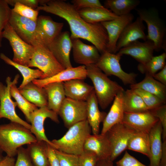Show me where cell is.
<instances>
[{"label":"cell","mask_w":166,"mask_h":166,"mask_svg":"<svg viewBox=\"0 0 166 166\" xmlns=\"http://www.w3.org/2000/svg\"><path fill=\"white\" fill-rule=\"evenodd\" d=\"M133 15L131 13L119 16L111 21L101 22L106 30L108 41L107 51L116 53L117 41L124 29L128 24L132 22Z\"/></svg>","instance_id":"obj_16"},{"label":"cell","mask_w":166,"mask_h":166,"mask_svg":"<svg viewBox=\"0 0 166 166\" xmlns=\"http://www.w3.org/2000/svg\"><path fill=\"white\" fill-rule=\"evenodd\" d=\"M154 50V45L152 41L147 40L142 42L137 40L121 48L117 53L121 56L129 55L140 64H144L153 56Z\"/></svg>","instance_id":"obj_17"},{"label":"cell","mask_w":166,"mask_h":166,"mask_svg":"<svg viewBox=\"0 0 166 166\" xmlns=\"http://www.w3.org/2000/svg\"><path fill=\"white\" fill-rule=\"evenodd\" d=\"M131 89H140L149 92L166 103V85L156 80L149 75L146 74L141 81L130 85Z\"/></svg>","instance_id":"obj_28"},{"label":"cell","mask_w":166,"mask_h":166,"mask_svg":"<svg viewBox=\"0 0 166 166\" xmlns=\"http://www.w3.org/2000/svg\"><path fill=\"white\" fill-rule=\"evenodd\" d=\"M2 38L8 40L13 52L12 61L28 66L34 50V47L23 41L8 23L2 33Z\"/></svg>","instance_id":"obj_8"},{"label":"cell","mask_w":166,"mask_h":166,"mask_svg":"<svg viewBox=\"0 0 166 166\" xmlns=\"http://www.w3.org/2000/svg\"><path fill=\"white\" fill-rule=\"evenodd\" d=\"M91 132L87 120L80 122L68 128L61 138L51 141V147L65 153L80 155L83 152L85 141Z\"/></svg>","instance_id":"obj_4"},{"label":"cell","mask_w":166,"mask_h":166,"mask_svg":"<svg viewBox=\"0 0 166 166\" xmlns=\"http://www.w3.org/2000/svg\"><path fill=\"white\" fill-rule=\"evenodd\" d=\"M143 21L139 17L135 21L128 24L124 29L117 42L116 52L130 43L141 39L147 40L144 32L145 28Z\"/></svg>","instance_id":"obj_20"},{"label":"cell","mask_w":166,"mask_h":166,"mask_svg":"<svg viewBox=\"0 0 166 166\" xmlns=\"http://www.w3.org/2000/svg\"><path fill=\"white\" fill-rule=\"evenodd\" d=\"M54 149L60 166H79V156Z\"/></svg>","instance_id":"obj_41"},{"label":"cell","mask_w":166,"mask_h":166,"mask_svg":"<svg viewBox=\"0 0 166 166\" xmlns=\"http://www.w3.org/2000/svg\"><path fill=\"white\" fill-rule=\"evenodd\" d=\"M0 58L6 63L11 65L17 69L22 74L23 80L21 84L18 88L19 90L33 81L37 78L42 79L43 73L39 69H33L28 66L17 63L6 56L4 54L1 53Z\"/></svg>","instance_id":"obj_32"},{"label":"cell","mask_w":166,"mask_h":166,"mask_svg":"<svg viewBox=\"0 0 166 166\" xmlns=\"http://www.w3.org/2000/svg\"><path fill=\"white\" fill-rule=\"evenodd\" d=\"M162 125L159 121L148 133L150 166H160L162 151Z\"/></svg>","instance_id":"obj_24"},{"label":"cell","mask_w":166,"mask_h":166,"mask_svg":"<svg viewBox=\"0 0 166 166\" xmlns=\"http://www.w3.org/2000/svg\"><path fill=\"white\" fill-rule=\"evenodd\" d=\"M159 121L149 111L139 113H124L122 123L136 131L149 133Z\"/></svg>","instance_id":"obj_19"},{"label":"cell","mask_w":166,"mask_h":166,"mask_svg":"<svg viewBox=\"0 0 166 166\" xmlns=\"http://www.w3.org/2000/svg\"><path fill=\"white\" fill-rule=\"evenodd\" d=\"M154 117L158 119L162 127V138L163 141L166 140V105H162L149 110Z\"/></svg>","instance_id":"obj_42"},{"label":"cell","mask_w":166,"mask_h":166,"mask_svg":"<svg viewBox=\"0 0 166 166\" xmlns=\"http://www.w3.org/2000/svg\"><path fill=\"white\" fill-rule=\"evenodd\" d=\"M153 77L155 80L166 85V65L159 72L155 74Z\"/></svg>","instance_id":"obj_49"},{"label":"cell","mask_w":166,"mask_h":166,"mask_svg":"<svg viewBox=\"0 0 166 166\" xmlns=\"http://www.w3.org/2000/svg\"><path fill=\"white\" fill-rule=\"evenodd\" d=\"M160 166H166V140L163 141Z\"/></svg>","instance_id":"obj_50"},{"label":"cell","mask_w":166,"mask_h":166,"mask_svg":"<svg viewBox=\"0 0 166 166\" xmlns=\"http://www.w3.org/2000/svg\"><path fill=\"white\" fill-rule=\"evenodd\" d=\"M47 118H50L55 123L59 122L58 114L49 109L47 106L40 107L34 110L30 117V131L38 141H44L51 146L52 143L46 137L44 128V122Z\"/></svg>","instance_id":"obj_13"},{"label":"cell","mask_w":166,"mask_h":166,"mask_svg":"<svg viewBox=\"0 0 166 166\" xmlns=\"http://www.w3.org/2000/svg\"><path fill=\"white\" fill-rule=\"evenodd\" d=\"M98 160L96 155L91 151L84 150L79 155V166H95Z\"/></svg>","instance_id":"obj_44"},{"label":"cell","mask_w":166,"mask_h":166,"mask_svg":"<svg viewBox=\"0 0 166 166\" xmlns=\"http://www.w3.org/2000/svg\"><path fill=\"white\" fill-rule=\"evenodd\" d=\"M3 151L0 148V162L5 157H4L2 155V152Z\"/></svg>","instance_id":"obj_53"},{"label":"cell","mask_w":166,"mask_h":166,"mask_svg":"<svg viewBox=\"0 0 166 166\" xmlns=\"http://www.w3.org/2000/svg\"><path fill=\"white\" fill-rule=\"evenodd\" d=\"M133 90L141 97L149 111L166 103L157 96L143 90L140 89Z\"/></svg>","instance_id":"obj_39"},{"label":"cell","mask_w":166,"mask_h":166,"mask_svg":"<svg viewBox=\"0 0 166 166\" xmlns=\"http://www.w3.org/2000/svg\"><path fill=\"white\" fill-rule=\"evenodd\" d=\"M95 166H114L113 161L109 159L98 160Z\"/></svg>","instance_id":"obj_52"},{"label":"cell","mask_w":166,"mask_h":166,"mask_svg":"<svg viewBox=\"0 0 166 166\" xmlns=\"http://www.w3.org/2000/svg\"><path fill=\"white\" fill-rule=\"evenodd\" d=\"M47 153L49 166H60L54 149L47 144Z\"/></svg>","instance_id":"obj_47"},{"label":"cell","mask_w":166,"mask_h":166,"mask_svg":"<svg viewBox=\"0 0 166 166\" xmlns=\"http://www.w3.org/2000/svg\"><path fill=\"white\" fill-rule=\"evenodd\" d=\"M11 11L6 0H0V47L2 45V33L9 23Z\"/></svg>","instance_id":"obj_40"},{"label":"cell","mask_w":166,"mask_h":166,"mask_svg":"<svg viewBox=\"0 0 166 166\" xmlns=\"http://www.w3.org/2000/svg\"><path fill=\"white\" fill-rule=\"evenodd\" d=\"M37 141L30 130L20 124L11 122L0 125V148L9 157H14L23 145Z\"/></svg>","instance_id":"obj_2"},{"label":"cell","mask_w":166,"mask_h":166,"mask_svg":"<svg viewBox=\"0 0 166 166\" xmlns=\"http://www.w3.org/2000/svg\"><path fill=\"white\" fill-rule=\"evenodd\" d=\"M87 104V120L94 135L99 134L100 125L103 122L106 113L101 112L98 107V102L94 90L86 101Z\"/></svg>","instance_id":"obj_25"},{"label":"cell","mask_w":166,"mask_h":166,"mask_svg":"<svg viewBox=\"0 0 166 166\" xmlns=\"http://www.w3.org/2000/svg\"><path fill=\"white\" fill-rule=\"evenodd\" d=\"M18 78L19 76L17 75L11 82L10 88V93L15 100L17 106L23 113L27 120L29 122L30 114L38 108L27 100L20 93L16 86Z\"/></svg>","instance_id":"obj_34"},{"label":"cell","mask_w":166,"mask_h":166,"mask_svg":"<svg viewBox=\"0 0 166 166\" xmlns=\"http://www.w3.org/2000/svg\"><path fill=\"white\" fill-rule=\"evenodd\" d=\"M8 4L14 6L11 9L15 13L20 15L34 21H37L39 11L15 2L14 0H6Z\"/></svg>","instance_id":"obj_38"},{"label":"cell","mask_w":166,"mask_h":166,"mask_svg":"<svg viewBox=\"0 0 166 166\" xmlns=\"http://www.w3.org/2000/svg\"><path fill=\"white\" fill-rule=\"evenodd\" d=\"M122 123L116 124L105 133L111 145L112 153L109 159L113 161L126 149L128 141L135 131Z\"/></svg>","instance_id":"obj_10"},{"label":"cell","mask_w":166,"mask_h":166,"mask_svg":"<svg viewBox=\"0 0 166 166\" xmlns=\"http://www.w3.org/2000/svg\"><path fill=\"white\" fill-rule=\"evenodd\" d=\"M166 53L157 56H153L144 64L139 63L137 69L142 73L153 76L159 70L162 69L166 65Z\"/></svg>","instance_id":"obj_37"},{"label":"cell","mask_w":166,"mask_h":166,"mask_svg":"<svg viewBox=\"0 0 166 166\" xmlns=\"http://www.w3.org/2000/svg\"><path fill=\"white\" fill-rule=\"evenodd\" d=\"M84 149L94 153L98 160L109 159L112 153L110 143L105 134H90L85 141Z\"/></svg>","instance_id":"obj_22"},{"label":"cell","mask_w":166,"mask_h":166,"mask_svg":"<svg viewBox=\"0 0 166 166\" xmlns=\"http://www.w3.org/2000/svg\"><path fill=\"white\" fill-rule=\"evenodd\" d=\"M15 163V160L14 157L6 156L0 162V166H14Z\"/></svg>","instance_id":"obj_51"},{"label":"cell","mask_w":166,"mask_h":166,"mask_svg":"<svg viewBox=\"0 0 166 166\" xmlns=\"http://www.w3.org/2000/svg\"><path fill=\"white\" fill-rule=\"evenodd\" d=\"M71 40L73 56L75 62L85 66L96 64L101 55L96 46L85 44L79 38Z\"/></svg>","instance_id":"obj_18"},{"label":"cell","mask_w":166,"mask_h":166,"mask_svg":"<svg viewBox=\"0 0 166 166\" xmlns=\"http://www.w3.org/2000/svg\"><path fill=\"white\" fill-rule=\"evenodd\" d=\"M34 47V52L28 66L38 68L43 73L42 79L52 76L65 69L47 47L39 43Z\"/></svg>","instance_id":"obj_6"},{"label":"cell","mask_w":166,"mask_h":166,"mask_svg":"<svg viewBox=\"0 0 166 166\" xmlns=\"http://www.w3.org/2000/svg\"><path fill=\"white\" fill-rule=\"evenodd\" d=\"M80 16L90 23H101L114 20L118 16L110 10L98 8H86L78 10Z\"/></svg>","instance_id":"obj_31"},{"label":"cell","mask_w":166,"mask_h":166,"mask_svg":"<svg viewBox=\"0 0 166 166\" xmlns=\"http://www.w3.org/2000/svg\"><path fill=\"white\" fill-rule=\"evenodd\" d=\"M71 3L77 10L86 8H98L108 10L98 0H73Z\"/></svg>","instance_id":"obj_43"},{"label":"cell","mask_w":166,"mask_h":166,"mask_svg":"<svg viewBox=\"0 0 166 166\" xmlns=\"http://www.w3.org/2000/svg\"><path fill=\"white\" fill-rule=\"evenodd\" d=\"M63 84L66 97L74 100L86 101L94 90L93 86L83 80H71L63 82Z\"/></svg>","instance_id":"obj_23"},{"label":"cell","mask_w":166,"mask_h":166,"mask_svg":"<svg viewBox=\"0 0 166 166\" xmlns=\"http://www.w3.org/2000/svg\"><path fill=\"white\" fill-rule=\"evenodd\" d=\"M64 23L55 22L49 16H39L37 21L38 41L48 47L61 32Z\"/></svg>","instance_id":"obj_14"},{"label":"cell","mask_w":166,"mask_h":166,"mask_svg":"<svg viewBox=\"0 0 166 166\" xmlns=\"http://www.w3.org/2000/svg\"><path fill=\"white\" fill-rule=\"evenodd\" d=\"M11 82L9 77L6 79V86L0 82V119L7 118L11 122L20 124L30 130L31 125L20 118L15 111L17 105L12 100L10 92Z\"/></svg>","instance_id":"obj_11"},{"label":"cell","mask_w":166,"mask_h":166,"mask_svg":"<svg viewBox=\"0 0 166 166\" xmlns=\"http://www.w3.org/2000/svg\"><path fill=\"white\" fill-rule=\"evenodd\" d=\"M123 104L124 113H139L149 111L141 97L131 89L124 92Z\"/></svg>","instance_id":"obj_30"},{"label":"cell","mask_w":166,"mask_h":166,"mask_svg":"<svg viewBox=\"0 0 166 166\" xmlns=\"http://www.w3.org/2000/svg\"><path fill=\"white\" fill-rule=\"evenodd\" d=\"M17 157L14 166H35L32 162L26 148L22 146L18 149Z\"/></svg>","instance_id":"obj_45"},{"label":"cell","mask_w":166,"mask_h":166,"mask_svg":"<svg viewBox=\"0 0 166 166\" xmlns=\"http://www.w3.org/2000/svg\"><path fill=\"white\" fill-rule=\"evenodd\" d=\"M43 88L47 95V107L58 115L60 107L66 97L63 82L51 83Z\"/></svg>","instance_id":"obj_27"},{"label":"cell","mask_w":166,"mask_h":166,"mask_svg":"<svg viewBox=\"0 0 166 166\" xmlns=\"http://www.w3.org/2000/svg\"><path fill=\"white\" fill-rule=\"evenodd\" d=\"M127 149L141 153L149 158L150 153L148 133L135 131L128 141Z\"/></svg>","instance_id":"obj_35"},{"label":"cell","mask_w":166,"mask_h":166,"mask_svg":"<svg viewBox=\"0 0 166 166\" xmlns=\"http://www.w3.org/2000/svg\"><path fill=\"white\" fill-rule=\"evenodd\" d=\"M49 0H14L15 2H18L26 6L36 9L39 6L46 3Z\"/></svg>","instance_id":"obj_48"},{"label":"cell","mask_w":166,"mask_h":166,"mask_svg":"<svg viewBox=\"0 0 166 166\" xmlns=\"http://www.w3.org/2000/svg\"><path fill=\"white\" fill-rule=\"evenodd\" d=\"M72 47L70 33L65 31L61 32L48 48L58 61L65 69L72 67L70 59Z\"/></svg>","instance_id":"obj_15"},{"label":"cell","mask_w":166,"mask_h":166,"mask_svg":"<svg viewBox=\"0 0 166 166\" xmlns=\"http://www.w3.org/2000/svg\"><path fill=\"white\" fill-rule=\"evenodd\" d=\"M19 90L27 100L38 107L47 106V97L44 88L40 87L31 82Z\"/></svg>","instance_id":"obj_29"},{"label":"cell","mask_w":166,"mask_h":166,"mask_svg":"<svg viewBox=\"0 0 166 166\" xmlns=\"http://www.w3.org/2000/svg\"><path fill=\"white\" fill-rule=\"evenodd\" d=\"M121 56L117 53L106 51L101 54L95 65L107 76L117 77L125 85H130L136 83L137 74L134 73H126L122 69L120 63Z\"/></svg>","instance_id":"obj_7"},{"label":"cell","mask_w":166,"mask_h":166,"mask_svg":"<svg viewBox=\"0 0 166 166\" xmlns=\"http://www.w3.org/2000/svg\"><path fill=\"white\" fill-rule=\"evenodd\" d=\"M117 166H147L126 151L123 157L116 163Z\"/></svg>","instance_id":"obj_46"},{"label":"cell","mask_w":166,"mask_h":166,"mask_svg":"<svg viewBox=\"0 0 166 166\" xmlns=\"http://www.w3.org/2000/svg\"><path fill=\"white\" fill-rule=\"evenodd\" d=\"M124 91L120 92L115 97L110 110L103 122L101 134H105L115 124L122 123L124 113L123 104Z\"/></svg>","instance_id":"obj_26"},{"label":"cell","mask_w":166,"mask_h":166,"mask_svg":"<svg viewBox=\"0 0 166 166\" xmlns=\"http://www.w3.org/2000/svg\"><path fill=\"white\" fill-rule=\"evenodd\" d=\"M47 143L44 141L28 144L27 150L35 166H49L47 153Z\"/></svg>","instance_id":"obj_33"},{"label":"cell","mask_w":166,"mask_h":166,"mask_svg":"<svg viewBox=\"0 0 166 166\" xmlns=\"http://www.w3.org/2000/svg\"><path fill=\"white\" fill-rule=\"evenodd\" d=\"M36 10L51 13L65 20L70 27L71 39L86 40L96 46L101 54L107 51L108 38L105 28L101 23H90L85 21L71 3L64 0H49Z\"/></svg>","instance_id":"obj_1"},{"label":"cell","mask_w":166,"mask_h":166,"mask_svg":"<svg viewBox=\"0 0 166 166\" xmlns=\"http://www.w3.org/2000/svg\"><path fill=\"white\" fill-rule=\"evenodd\" d=\"M139 0H106L104 6L118 16L130 13L140 4Z\"/></svg>","instance_id":"obj_36"},{"label":"cell","mask_w":166,"mask_h":166,"mask_svg":"<svg viewBox=\"0 0 166 166\" xmlns=\"http://www.w3.org/2000/svg\"><path fill=\"white\" fill-rule=\"evenodd\" d=\"M136 10L139 17L147 25V40L153 42L155 51H159L164 49L166 51V27L160 18L157 10L153 8Z\"/></svg>","instance_id":"obj_5"},{"label":"cell","mask_w":166,"mask_h":166,"mask_svg":"<svg viewBox=\"0 0 166 166\" xmlns=\"http://www.w3.org/2000/svg\"><path fill=\"white\" fill-rule=\"evenodd\" d=\"M9 23L18 36L27 43L34 47L40 43L37 37V21L21 16L11 9Z\"/></svg>","instance_id":"obj_12"},{"label":"cell","mask_w":166,"mask_h":166,"mask_svg":"<svg viewBox=\"0 0 166 166\" xmlns=\"http://www.w3.org/2000/svg\"><path fill=\"white\" fill-rule=\"evenodd\" d=\"M87 77L92 81L98 103L102 109H106L123 88L110 80L95 64L86 66Z\"/></svg>","instance_id":"obj_3"},{"label":"cell","mask_w":166,"mask_h":166,"mask_svg":"<svg viewBox=\"0 0 166 166\" xmlns=\"http://www.w3.org/2000/svg\"><path fill=\"white\" fill-rule=\"evenodd\" d=\"M86 101L74 100L66 97L60 109L58 115L65 126L69 128L73 125L87 120Z\"/></svg>","instance_id":"obj_9"},{"label":"cell","mask_w":166,"mask_h":166,"mask_svg":"<svg viewBox=\"0 0 166 166\" xmlns=\"http://www.w3.org/2000/svg\"><path fill=\"white\" fill-rule=\"evenodd\" d=\"M86 66L80 65L65 69L50 77L36 79L32 82L38 86L43 88L45 85L53 83L63 82L70 80L79 79L84 80L87 77Z\"/></svg>","instance_id":"obj_21"}]
</instances>
